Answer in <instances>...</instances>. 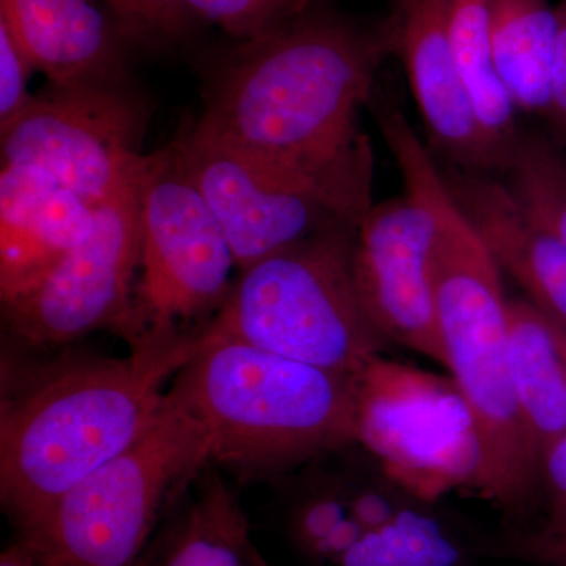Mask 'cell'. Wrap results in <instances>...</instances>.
I'll list each match as a JSON object with an SVG mask.
<instances>
[{
    "label": "cell",
    "instance_id": "1",
    "mask_svg": "<svg viewBox=\"0 0 566 566\" xmlns=\"http://www.w3.org/2000/svg\"><path fill=\"white\" fill-rule=\"evenodd\" d=\"M390 54V18L365 25L318 7L230 52L208 81L191 132L315 172L374 175L359 115Z\"/></svg>",
    "mask_w": 566,
    "mask_h": 566
},
{
    "label": "cell",
    "instance_id": "2",
    "mask_svg": "<svg viewBox=\"0 0 566 566\" xmlns=\"http://www.w3.org/2000/svg\"><path fill=\"white\" fill-rule=\"evenodd\" d=\"M193 345L196 329L151 331L125 357L7 346L0 501L18 531L148 431Z\"/></svg>",
    "mask_w": 566,
    "mask_h": 566
},
{
    "label": "cell",
    "instance_id": "3",
    "mask_svg": "<svg viewBox=\"0 0 566 566\" xmlns=\"http://www.w3.org/2000/svg\"><path fill=\"white\" fill-rule=\"evenodd\" d=\"M169 392L202 423L208 460L271 479L356 442V376L335 374L196 327Z\"/></svg>",
    "mask_w": 566,
    "mask_h": 566
},
{
    "label": "cell",
    "instance_id": "4",
    "mask_svg": "<svg viewBox=\"0 0 566 566\" xmlns=\"http://www.w3.org/2000/svg\"><path fill=\"white\" fill-rule=\"evenodd\" d=\"M446 367L471 409L480 465L474 490L521 513L542 479V455L510 371L501 266L450 196L430 260Z\"/></svg>",
    "mask_w": 566,
    "mask_h": 566
},
{
    "label": "cell",
    "instance_id": "5",
    "mask_svg": "<svg viewBox=\"0 0 566 566\" xmlns=\"http://www.w3.org/2000/svg\"><path fill=\"white\" fill-rule=\"evenodd\" d=\"M210 464L202 423L170 395L156 422L21 528L39 566H133Z\"/></svg>",
    "mask_w": 566,
    "mask_h": 566
},
{
    "label": "cell",
    "instance_id": "6",
    "mask_svg": "<svg viewBox=\"0 0 566 566\" xmlns=\"http://www.w3.org/2000/svg\"><path fill=\"white\" fill-rule=\"evenodd\" d=\"M359 223L346 222L241 271L216 333L335 374L356 376L385 348L353 273Z\"/></svg>",
    "mask_w": 566,
    "mask_h": 566
},
{
    "label": "cell",
    "instance_id": "7",
    "mask_svg": "<svg viewBox=\"0 0 566 566\" xmlns=\"http://www.w3.org/2000/svg\"><path fill=\"white\" fill-rule=\"evenodd\" d=\"M368 107L403 177L405 193L374 205L357 227L353 253L357 294L386 342L446 367L430 260L450 193L433 153L379 85Z\"/></svg>",
    "mask_w": 566,
    "mask_h": 566
},
{
    "label": "cell",
    "instance_id": "8",
    "mask_svg": "<svg viewBox=\"0 0 566 566\" xmlns=\"http://www.w3.org/2000/svg\"><path fill=\"white\" fill-rule=\"evenodd\" d=\"M175 161L210 205L238 270L340 226L374 207V177L323 174L197 136L172 144Z\"/></svg>",
    "mask_w": 566,
    "mask_h": 566
},
{
    "label": "cell",
    "instance_id": "9",
    "mask_svg": "<svg viewBox=\"0 0 566 566\" xmlns=\"http://www.w3.org/2000/svg\"><path fill=\"white\" fill-rule=\"evenodd\" d=\"M155 153L95 205L91 234L28 289L2 301L7 346L48 353L109 331L134 338V292L140 264V212Z\"/></svg>",
    "mask_w": 566,
    "mask_h": 566
},
{
    "label": "cell",
    "instance_id": "10",
    "mask_svg": "<svg viewBox=\"0 0 566 566\" xmlns=\"http://www.w3.org/2000/svg\"><path fill=\"white\" fill-rule=\"evenodd\" d=\"M356 442L395 485L424 504L475 488L479 438L452 378L374 357L356 375Z\"/></svg>",
    "mask_w": 566,
    "mask_h": 566
},
{
    "label": "cell",
    "instance_id": "11",
    "mask_svg": "<svg viewBox=\"0 0 566 566\" xmlns=\"http://www.w3.org/2000/svg\"><path fill=\"white\" fill-rule=\"evenodd\" d=\"M237 268L221 222L175 161L172 145L155 151L140 212V264L134 292V342L192 331L229 296Z\"/></svg>",
    "mask_w": 566,
    "mask_h": 566
},
{
    "label": "cell",
    "instance_id": "12",
    "mask_svg": "<svg viewBox=\"0 0 566 566\" xmlns=\"http://www.w3.org/2000/svg\"><path fill=\"white\" fill-rule=\"evenodd\" d=\"M147 115L132 81L48 82L0 134L2 164L40 167L95 207L144 156Z\"/></svg>",
    "mask_w": 566,
    "mask_h": 566
},
{
    "label": "cell",
    "instance_id": "13",
    "mask_svg": "<svg viewBox=\"0 0 566 566\" xmlns=\"http://www.w3.org/2000/svg\"><path fill=\"white\" fill-rule=\"evenodd\" d=\"M452 0H395V54L403 62L409 87L431 148L444 163L475 172L497 174L458 73L450 41Z\"/></svg>",
    "mask_w": 566,
    "mask_h": 566
},
{
    "label": "cell",
    "instance_id": "14",
    "mask_svg": "<svg viewBox=\"0 0 566 566\" xmlns=\"http://www.w3.org/2000/svg\"><path fill=\"white\" fill-rule=\"evenodd\" d=\"M439 170L453 202L499 266L526 290L543 315L566 327V245L535 222L493 174L449 163Z\"/></svg>",
    "mask_w": 566,
    "mask_h": 566
},
{
    "label": "cell",
    "instance_id": "15",
    "mask_svg": "<svg viewBox=\"0 0 566 566\" xmlns=\"http://www.w3.org/2000/svg\"><path fill=\"white\" fill-rule=\"evenodd\" d=\"M95 207L46 170L2 164L0 172V300L39 281L91 234Z\"/></svg>",
    "mask_w": 566,
    "mask_h": 566
},
{
    "label": "cell",
    "instance_id": "16",
    "mask_svg": "<svg viewBox=\"0 0 566 566\" xmlns=\"http://www.w3.org/2000/svg\"><path fill=\"white\" fill-rule=\"evenodd\" d=\"M0 21L52 84L129 81L126 43L93 0H0Z\"/></svg>",
    "mask_w": 566,
    "mask_h": 566
},
{
    "label": "cell",
    "instance_id": "17",
    "mask_svg": "<svg viewBox=\"0 0 566 566\" xmlns=\"http://www.w3.org/2000/svg\"><path fill=\"white\" fill-rule=\"evenodd\" d=\"M253 549L240 499L207 465L133 566H253Z\"/></svg>",
    "mask_w": 566,
    "mask_h": 566
},
{
    "label": "cell",
    "instance_id": "18",
    "mask_svg": "<svg viewBox=\"0 0 566 566\" xmlns=\"http://www.w3.org/2000/svg\"><path fill=\"white\" fill-rule=\"evenodd\" d=\"M510 371L539 455L566 433V365L547 318L532 303L509 301Z\"/></svg>",
    "mask_w": 566,
    "mask_h": 566
},
{
    "label": "cell",
    "instance_id": "19",
    "mask_svg": "<svg viewBox=\"0 0 566 566\" xmlns=\"http://www.w3.org/2000/svg\"><path fill=\"white\" fill-rule=\"evenodd\" d=\"M490 32L495 69L516 109L547 117L556 7L547 0H491Z\"/></svg>",
    "mask_w": 566,
    "mask_h": 566
},
{
    "label": "cell",
    "instance_id": "20",
    "mask_svg": "<svg viewBox=\"0 0 566 566\" xmlns=\"http://www.w3.org/2000/svg\"><path fill=\"white\" fill-rule=\"evenodd\" d=\"M491 0H452L449 32L458 73L480 132L504 175L521 133L516 107L495 69L490 32Z\"/></svg>",
    "mask_w": 566,
    "mask_h": 566
},
{
    "label": "cell",
    "instance_id": "21",
    "mask_svg": "<svg viewBox=\"0 0 566 566\" xmlns=\"http://www.w3.org/2000/svg\"><path fill=\"white\" fill-rule=\"evenodd\" d=\"M505 185L524 211L566 245V151L556 139L521 133Z\"/></svg>",
    "mask_w": 566,
    "mask_h": 566
},
{
    "label": "cell",
    "instance_id": "22",
    "mask_svg": "<svg viewBox=\"0 0 566 566\" xmlns=\"http://www.w3.org/2000/svg\"><path fill=\"white\" fill-rule=\"evenodd\" d=\"M461 547L434 520L400 510L385 526L365 528L335 566H463Z\"/></svg>",
    "mask_w": 566,
    "mask_h": 566
},
{
    "label": "cell",
    "instance_id": "23",
    "mask_svg": "<svg viewBox=\"0 0 566 566\" xmlns=\"http://www.w3.org/2000/svg\"><path fill=\"white\" fill-rule=\"evenodd\" d=\"M193 17L219 25L233 39L252 41L318 9L322 0H186Z\"/></svg>",
    "mask_w": 566,
    "mask_h": 566
},
{
    "label": "cell",
    "instance_id": "24",
    "mask_svg": "<svg viewBox=\"0 0 566 566\" xmlns=\"http://www.w3.org/2000/svg\"><path fill=\"white\" fill-rule=\"evenodd\" d=\"M126 44L169 46L189 31L193 17L186 0H106Z\"/></svg>",
    "mask_w": 566,
    "mask_h": 566
},
{
    "label": "cell",
    "instance_id": "25",
    "mask_svg": "<svg viewBox=\"0 0 566 566\" xmlns=\"http://www.w3.org/2000/svg\"><path fill=\"white\" fill-rule=\"evenodd\" d=\"M33 70L6 22L0 21V134L6 133L31 103L33 95L28 81Z\"/></svg>",
    "mask_w": 566,
    "mask_h": 566
},
{
    "label": "cell",
    "instance_id": "26",
    "mask_svg": "<svg viewBox=\"0 0 566 566\" xmlns=\"http://www.w3.org/2000/svg\"><path fill=\"white\" fill-rule=\"evenodd\" d=\"M542 479L547 497V524L535 535L566 538V433L543 457Z\"/></svg>",
    "mask_w": 566,
    "mask_h": 566
},
{
    "label": "cell",
    "instance_id": "27",
    "mask_svg": "<svg viewBox=\"0 0 566 566\" xmlns=\"http://www.w3.org/2000/svg\"><path fill=\"white\" fill-rule=\"evenodd\" d=\"M557 40L554 54L551 106L547 118L557 133L558 144H566V0L556 7Z\"/></svg>",
    "mask_w": 566,
    "mask_h": 566
},
{
    "label": "cell",
    "instance_id": "28",
    "mask_svg": "<svg viewBox=\"0 0 566 566\" xmlns=\"http://www.w3.org/2000/svg\"><path fill=\"white\" fill-rule=\"evenodd\" d=\"M517 553L539 564L566 566V538L528 535L517 543Z\"/></svg>",
    "mask_w": 566,
    "mask_h": 566
},
{
    "label": "cell",
    "instance_id": "29",
    "mask_svg": "<svg viewBox=\"0 0 566 566\" xmlns=\"http://www.w3.org/2000/svg\"><path fill=\"white\" fill-rule=\"evenodd\" d=\"M0 566H39L35 556L28 543L18 538L13 545L7 547L0 556Z\"/></svg>",
    "mask_w": 566,
    "mask_h": 566
},
{
    "label": "cell",
    "instance_id": "30",
    "mask_svg": "<svg viewBox=\"0 0 566 566\" xmlns=\"http://www.w3.org/2000/svg\"><path fill=\"white\" fill-rule=\"evenodd\" d=\"M547 323H549L551 331H553L554 340H556L558 353H560L562 359H564L566 365V327L554 323L553 319L549 318H547Z\"/></svg>",
    "mask_w": 566,
    "mask_h": 566
},
{
    "label": "cell",
    "instance_id": "31",
    "mask_svg": "<svg viewBox=\"0 0 566 566\" xmlns=\"http://www.w3.org/2000/svg\"><path fill=\"white\" fill-rule=\"evenodd\" d=\"M253 566H271L268 564L266 558L262 556V553H260L259 547L255 546V549H253V557H252Z\"/></svg>",
    "mask_w": 566,
    "mask_h": 566
}]
</instances>
